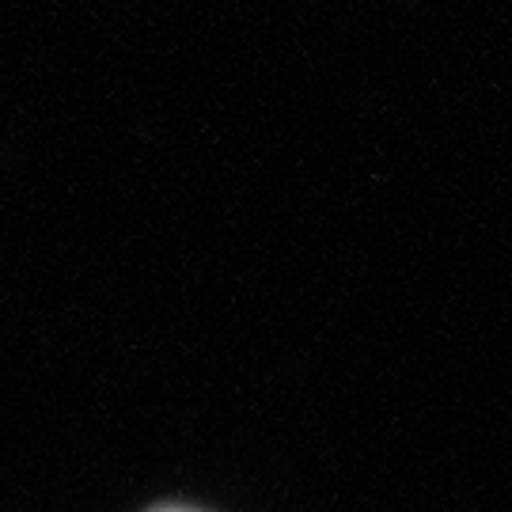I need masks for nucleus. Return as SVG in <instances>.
<instances>
[{"instance_id": "f257e3e1", "label": "nucleus", "mask_w": 512, "mask_h": 512, "mask_svg": "<svg viewBox=\"0 0 512 512\" xmlns=\"http://www.w3.org/2000/svg\"><path fill=\"white\" fill-rule=\"evenodd\" d=\"M148 512H198V509H186V505H160V509H148Z\"/></svg>"}]
</instances>
